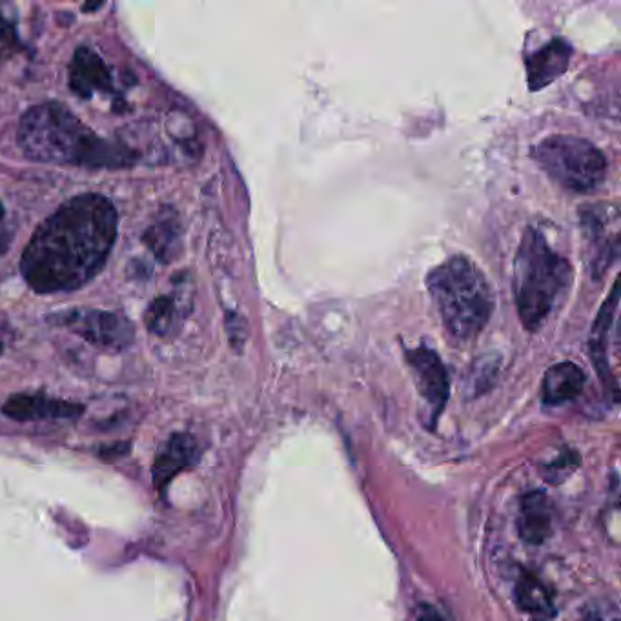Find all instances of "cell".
Returning a JSON list of instances; mask_svg holds the SVG:
<instances>
[{"instance_id": "obj_5", "label": "cell", "mask_w": 621, "mask_h": 621, "mask_svg": "<svg viewBox=\"0 0 621 621\" xmlns=\"http://www.w3.org/2000/svg\"><path fill=\"white\" fill-rule=\"evenodd\" d=\"M532 157L558 187L573 193H589L606 181V155L587 138L551 135L534 146Z\"/></svg>"}, {"instance_id": "obj_19", "label": "cell", "mask_w": 621, "mask_h": 621, "mask_svg": "<svg viewBox=\"0 0 621 621\" xmlns=\"http://www.w3.org/2000/svg\"><path fill=\"white\" fill-rule=\"evenodd\" d=\"M19 49H21V41H19L15 27L0 13V59H8Z\"/></svg>"}, {"instance_id": "obj_23", "label": "cell", "mask_w": 621, "mask_h": 621, "mask_svg": "<svg viewBox=\"0 0 621 621\" xmlns=\"http://www.w3.org/2000/svg\"><path fill=\"white\" fill-rule=\"evenodd\" d=\"M585 621H621L620 617H618V614H612V617H609V614H598V612H596V614H592V617L587 618V620Z\"/></svg>"}, {"instance_id": "obj_21", "label": "cell", "mask_w": 621, "mask_h": 621, "mask_svg": "<svg viewBox=\"0 0 621 621\" xmlns=\"http://www.w3.org/2000/svg\"><path fill=\"white\" fill-rule=\"evenodd\" d=\"M11 240H13V230H11L10 221L5 208L0 202V257L10 249Z\"/></svg>"}, {"instance_id": "obj_16", "label": "cell", "mask_w": 621, "mask_h": 621, "mask_svg": "<svg viewBox=\"0 0 621 621\" xmlns=\"http://www.w3.org/2000/svg\"><path fill=\"white\" fill-rule=\"evenodd\" d=\"M585 382H587V376L578 365L570 362L558 363L548 368L547 374L543 377V403L551 404V407L568 403L584 392Z\"/></svg>"}, {"instance_id": "obj_7", "label": "cell", "mask_w": 621, "mask_h": 621, "mask_svg": "<svg viewBox=\"0 0 621 621\" xmlns=\"http://www.w3.org/2000/svg\"><path fill=\"white\" fill-rule=\"evenodd\" d=\"M57 324L102 351H126L135 340V329L124 315L107 310L77 309L55 315Z\"/></svg>"}, {"instance_id": "obj_11", "label": "cell", "mask_w": 621, "mask_h": 621, "mask_svg": "<svg viewBox=\"0 0 621 621\" xmlns=\"http://www.w3.org/2000/svg\"><path fill=\"white\" fill-rule=\"evenodd\" d=\"M573 48L565 38H553L543 48L536 49L525 60L526 82L532 91H540L553 85L567 71Z\"/></svg>"}, {"instance_id": "obj_8", "label": "cell", "mask_w": 621, "mask_h": 621, "mask_svg": "<svg viewBox=\"0 0 621 621\" xmlns=\"http://www.w3.org/2000/svg\"><path fill=\"white\" fill-rule=\"evenodd\" d=\"M404 356H407L410 370L414 374L421 398L425 399L426 404L431 407L432 418L437 420L445 409L448 392H451L445 365L441 362V357L426 346L407 351Z\"/></svg>"}, {"instance_id": "obj_12", "label": "cell", "mask_w": 621, "mask_h": 621, "mask_svg": "<svg viewBox=\"0 0 621 621\" xmlns=\"http://www.w3.org/2000/svg\"><path fill=\"white\" fill-rule=\"evenodd\" d=\"M197 457H199V451L191 435H171L160 448L159 454L155 456L154 468H152L155 489L165 490L177 474L197 462Z\"/></svg>"}, {"instance_id": "obj_17", "label": "cell", "mask_w": 621, "mask_h": 621, "mask_svg": "<svg viewBox=\"0 0 621 621\" xmlns=\"http://www.w3.org/2000/svg\"><path fill=\"white\" fill-rule=\"evenodd\" d=\"M514 596L515 603L521 611L529 612L537 620L548 621V618L554 617L553 600H551L547 587L536 576L529 573L520 576L515 584Z\"/></svg>"}, {"instance_id": "obj_2", "label": "cell", "mask_w": 621, "mask_h": 621, "mask_svg": "<svg viewBox=\"0 0 621 621\" xmlns=\"http://www.w3.org/2000/svg\"><path fill=\"white\" fill-rule=\"evenodd\" d=\"M19 146L27 159L49 165L118 170L135 165L137 154L97 135L59 102L30 108L19 123Z\"/></svg>"}, {"instance_id": "obj_1", "label": "cell", "mask_w": 621, "mask_h": 621, "mask_svg": "<svg viewBox=\"0 0 621 621\" xmlns=\"http://www.w3.org/2000/svg\"><path fill=\"white\" fill-rule=\"evenodd\" d=\"M118 210L99 193L74 197L49 215L21 257V274L37 293L74 292L107 265L118 237Z\"/></svg>"}, {"instance_id": "obj_3", "label": "cell", "mask_w": 621, "mask_h": 621, "mask_svg": "<svg viewBox=\"0 0 621 621\" xmlns=\"http://www.w3.org/2000/svg\"><path fill=\"white\" fill-rule=\"evenodd\" d=\"M573 285V268L536 229L521 240L514 260L515 307L529 332L542 329Z\"/></svg>"}, {"instance_id": "obj_6", "label": "cell", "mask_w": 621, "mask_h": 621, "mask_svg": "<svg viewBox=\"0 0 621 621\" xmlns=\"http://www.w3.org/2000/svg\"><path fill=\"white\" fill-rule=\"evenodd\" d=\"M584 235L585 266L600 281L620 257V210L617 204L598 202L579 212Z\"/></svg>"}, {"instance_id": "obj_14", "label": "cell", "mask_w": 621, "mask_h": 621, "mask_svg": "<svg viewBox=\"0 0 621 621\" xmlns=\"http://www.w3.org/2000/svg\"><path fill=\"white\" fill-rule=\"evenodd\" d=\"M553 501L543 492H531L521 499L518 531L526 543L542 545L553 534Z\"/></svg>"}, {"instance_id": "obj_10", "label": "cell", "mask_w": 621, "mask_h": 621, "mask_svg": "<svg viewBox=\"0 0 621 621\" xmlns=\"http://www.w3.org/2000/svg\"><path fill=\"white\" fill-rule=\"evenodd\" d=\"M69 88L80 99L112 93V71L93 49L80 46L75 49L74 59L69 63Z\"/></svg>"}, {"instance_id": "obj_22", "label": "cell", "mask_w": 621, "mask_h": 621, "mask_svg": "<svg viewBox=\"0 0 621 621\" xmlns=\"http://www.w3.org/2000/svg\"><path fill=\"white\" fill-rule=\"evenodd\" d=\"M415 621H446L445 618L441 617L440 612L435 611L434 607H421L420 612H418V618Z\"/></svg>"}, {"instance_id": "obj_18", "label": "cell", "mask_w": 621, "mask_h": 621, "mask_svg": "<svg viewBox=\"0 0 621 621\" xmlns=\"http://www.w3.org/2000/svg\"><path fill=\"white\" fill-rule=\"evenodd\" d=\"M182 318H185V312H182L181 299L177 298V293L154 299L144 315L149 332L159 337L171 334L177 329V321H181Z\"/></svg>"}, {"instance_id": "obj_20", "label": "cell", "mask_w": 621, "mask_h": 621, "mask_svg": "<svg viewBox=\"0 0 621 621\" xmlns=\"http://www.w3.org/2000/svg\"><path fill=\"white\" fill-rule=\"evenodd\" d=\"M576 465H579V456L570 452L568 456L558 457V462L551 463L545 474H543V478L551 481V484H562L563 479L573 473Z\"/></svg>"}, {"instance_id": "obj_13", "label": "cell", "mask_w": 621, "mask_h": 621, "mask_svg": "<svg viewBox=\"0 0 621 621\" xmlns=\"http://www.w3.org/2000/svg\"><path fill=\"white\" fill-rule=\"evenodd\" d=\"M618 298H620V292H618V282H614L611 296L601 307L595 326L590 330L589 340L590 359L595 362L596 370L600 374L603 382L612 385V390L617 393V379L612 376L611 365H609V340H611V330L614 326V319H617Z\"/></svg>"}, {"instance_id": "obj_4", "label": "cell", "mask_w": 621, "mask_h": 621, "mask_svg": "<svg viewBox=\"0 0 621 621\" xmlns=\"http://www.w3.org/2000/svg\"><path fill=\"white\" fill-rule=\"evenodd\" d=\"M426 287L446 332L457 341L481 334L495 312V293L484 271L467 255H454L426 277Z\"/></svg>"}, {"instance_id": "obj_9", "label": "cell", "mask_w": 621, "mask_h": 621, "mask_svg": "<svg viewBox=\"0 0 621 621\" xmlns=\"http://www.w3.org/2000/svg\"><path fill=\"white\" fill-rule=\"evenodd\" d=\"M82 412V404L48 398L44 393H15L2 404V414L13 421L74 420Z\"/></svg>"}, {"instance_id": "obj_15", "label": "cell", "mask_w": 621, "mask_h": 621, "mask_svg": "<svg viewBox=\"0 0 621 621\" xmlns=\"http://www.w3.org/2000/svg\"><path fill=\"white\" fill-rule=\"evenodd\" d=\"M181 221L176 210L163 207L144 232L143 241L160 263L168 265L171 259H176L177 249L181 245Z\"/></svg>"}]
</instances>
